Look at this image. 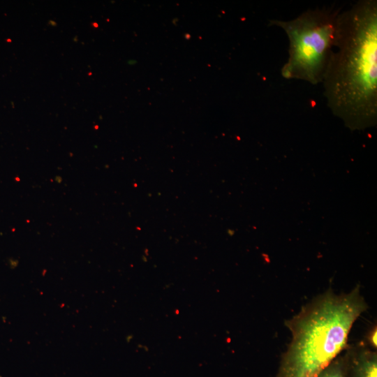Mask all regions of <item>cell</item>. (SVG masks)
<instances>
[{
    "instance_id": "7a4b0ae2",
    "label": "cell",
    "mask_w": 377,
    "mask_h": 377,
    "mask_svg": "<svg viewBox=\"0 0 377 377\" xmlns=\"http://www.w3.org/2000/svg\"><path fill=\"white\" fill-rule=\"evenodd\" d=\"M368 304L359 286L347 293L332 288L285 321L291 340L276 377H316L348 346L350 330Z\"/></svg>"
},
{
    "instance_id": "277c9868",
    "label": "cell",
    "mask_w": 377,
    "mask_h": 377,
    "mask_svg": "<svg viewBox=\"0 0 377 377\" xmlns=\"http://www.w3.org/2000/svg\"><path fill=\"white\" fill-rule=\"evenodd\" d=\"M347 377H377V352L363 343L346 350Z\"/></svg>"
},
{
    "instance_id": "3957f363",
    "label": "cell",
    "mask_w": 377,
    "mask_h": 377,
    "mask_svg": "<svg viewBox=\"0 0 377 377\" xmlns=\"http://www.w3.org/2000/svg\"><path fill=\"white\" fill-rule=\"evenodd\" d=\"M341 10L334 6L309 9L290 20H269V26L282 29L288 39V57L281 69L283 78L322 83L336 47Z\"/></svg>"
},
{
    "instance_id": "5b68a950",
    "label": "cell",
    "mask_w": 377,
    "mask_h": 377,
    "mask_svg": "<svg viewBox=\"0 0 377 377\" xmlns=\"http://www.w3.org/2000/svg\"><path fill=\"white\" fill-rule=\"evenodd\" d=\"M316 377H347L345 354L337 357Z\"/></svg>"
},
{
    "instance_id": "8992f818",
    "label": "cell",
    "mask_w": 377,
    "mask_h": 377,
    "mask_svg": "<svg viewBox=\"0 0 377 377\" xmlns=\"http://www.w3.org/2000/svg\"><path fill=\"white\" fill-rule=\"evenodd\" d=\"M376 325L372 326V327L368 330L367 333L365 335V340L363 343L367 347L376 350L377 344H376Z\"/></svg>"
},
{
    "instance_id": "6da1fadb",
    "label": "cell",
    "mask_w": 377,
    "mask_h": 377,
    "mask_svg": "<svg viewBox=\"0 0 377 377\" xmlns=\"http://www.w3.org/2000/svg\"><path fill=\"white\" fill-rule=\"evenodd\" d=\"M335 48L322 82L328 108L351 130L375 126L376 0H360L341 10Z\"/></svg>"
}]
</instances>
